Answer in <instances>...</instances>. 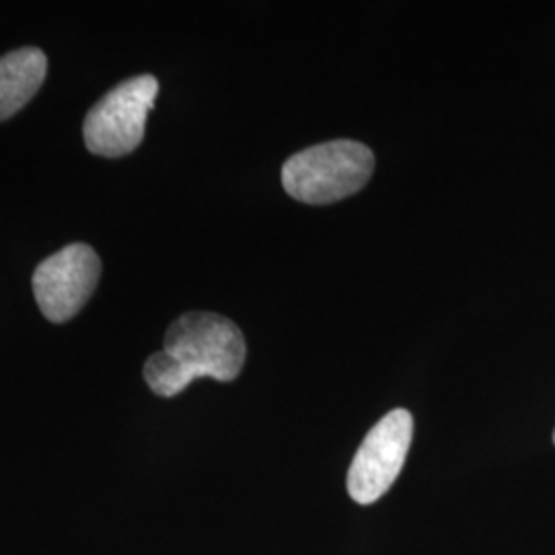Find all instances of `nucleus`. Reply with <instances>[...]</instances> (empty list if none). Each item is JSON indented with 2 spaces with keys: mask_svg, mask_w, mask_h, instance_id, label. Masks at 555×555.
<instances>
[{
  "mask_svg": "<svg viewBox=\"0 0 555 555\" xmlns=\"http://www.w3.org/2000/svg\"><path fill=\"white\" fill-rule=\"evenodd\" d=\"M245 357V337L231 319L185 313L167 330L163 352L146 360L144 380L153 393L176 397L196 378L235 380Z\"/></svg>",
  "mask_w": 555,
  "mask_h": 555,
  "instance_id": "f257e3e1",
  "label": "nucleus"
},
{
  "mask_svg": "<svg viewBox=\"0 0 555 555\" xmlns=\"http://www.w3.org/2000/svg\"><path fill=\"white\" fill-rule=\"evenodd\" d=\"M375 171V155L354 140H332L305 149L284 163L282 185L305 204H332L362 190Z\"/></svg>",
  "mask_w": 555,
  "mask_h": 555,
  "instance_id": "f03ea898",
  "label": "nucleus"
},
{
  "mask_svg": "<svg viewBox=\"0 0 555 555\" xmlns=\"http://www.w3.org/2000/svg\"><path fill=\"white\" fill-rule=\"evenodd\" d=\"M159 80L140 75L124 80L101 98L85 118L82 137L89 153L118 159L134 153L146 132V118L155 107Z\"/></svg>",
  "mask_w": 555,
  "mask_h": 555,
  "instance_id": "7ed1b4c3",
  "label": "nucleus"
},
{
  "mask_svg": "<svg viewBox=\"0 0 555 555\" xmlns=\"http://www.w3.org/2000/svg\"><path fill=\"white\" fill-rule=\"evenodd\" d=\"M414 438V417L393 410L380 417L364 437L348 472V494L358 504L385 496L401 474Z\"/></svg>",
  "mask_w": 555,
  "mask_h": 555,
  "instance_id": "20e7f679",
  "label": "nucleus"
},
{
  "mask_svg": "<svg viewBox=\"0 0 555 555\" xmlns=\"http://www.w3.org/2000/svg\"><path fill=\"white\" fill-rule=\"evenodd\" d=\"M101 276L98 251L73 243L43 259L34 274V295L43 318L52 323L70 321L95 293Z\"/></svg>",
  "mask_w": 555,
  "mask_h": 555,
  "instance_id": "39448f33",
  "label": "nucleus"
},
{
  "mask_svg": "<svg viewBox=\"0 0 555 555\" xmlns=\"http://www.w3.org/2000/svg\"><path fill=\"white\" fill-rule=\"evenodd\" d=\"M48 75V59L38 48L0 56V121L13 118L36 98Z\"/></svg>",
  "mask_w": 555,
  "mask_h": 555,
  "instance_id": "423d86ee",
  "label": "nucleus"
},
{
  "mask_svg": "<svg viewBox=\"0 0 555 555\" xmlns=\"http://www.w3.org/2000/svg\"><path fill=\"white\" fill-rule=\"evenodd\" d=\"M554 442H555V433H554Z\"/></svg>",
  "mask_w": 555,
  "mask_h": 555,
  "instance_id": "0eeeda50",
  "label": "nucleus"
}]
</instances>
